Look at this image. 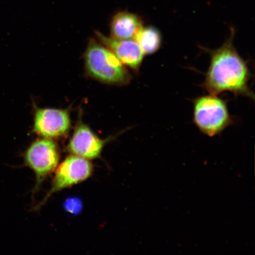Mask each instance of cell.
<instances>
[{
	"mask_svg": "<svg viewBox=\"0 0 255 255\" xmlns=\"http://www.w3.org/2000/svg\"><path fill=\"white\" fill-rule=\"evenodd\" d=\"M234 34L232 31L224 44L212 52L203 87L212 95L230 92L254 100V95L249 87L250 70L235 49Z\"/></svg>",
	"mask_w": 255,
	"mask_h": 255,
	"instance_id": "1",
	"label": "cell"
},
{
	"mask_svg": "<svg viewBox=\"0 0 255 255\" xmlns=\"http://www.w3.org/2000/svg\"><path fill=\"white\" fill-rule=\"evenodd\" d=\"M85 70L91 78L104 84L126 85L131 81L127 67L101 43L89 41L85 53Z\"/></svg>",
	"mask_w": 255,
	"mask_h": 255,
	"instance_id": "2",
	"label": "cell"
},
{
	"mask_svg": "<svg viewBox=\"0 0 255 255\" xmlns=\"http://www.w3.org/2000/svg\"><path fill=\"white\" fill-rule=\"evenodd\" d=\"M193 122L203 134L213 137L232 126L234 120L226 102L210 94L194 101Z\"/></svg>",
	"mask_w": 255,
	"mask_h": 255,
	"instance_id": "3",
	"label": "cell"
},
{
	"mask_svg": "<svg viewBox=\"0 0 255 255\" xmlns=\"http://www.w3.org/2000/svg\"><path fill=\"white\" fill-rule=\"evenodd\" d=\"M25 164L33 171L37 191L45 178L58 166L60 154L56 142L52 139L42 138L34 141L24 154Z\"/></svg>",
	"mask_w": 255,
	"mask_h": 255,
	"instance_id": "4",
	"label": "cell"
},
{
	"mask_svg": "<svg viewBox=\"0 0 255 255\" xmlns=\"http://www.w3.org/2000/svg\"><path fill=\"white\" fill-rule=\"evenodd\" d=\"M92 173L93 166L89 159L74 155L69 156L57 168L52 187L36 209H40L53 194L87 180Z\"/></svg>",
	"mask_w": 255,
	"mask_h": 255,
	"instance_id": "5",
	"label": "cell"
},
{
	"mask_svg": "<svg viewBox=\"0 0 255 255\" xmlns=\"http://www.w3.org/2000/svg\"><path fill=\"white\" fill-rule=\"evenodd\" d=\"M71 127V116L68 110L35 108L33 131L42 138L55 139L65 136Z\"/></svg>",
	"mask_w": 255,
	"mask_h": 255,
	"instance_id": "6",
	"label": "cell"
},
{
	"mask_svg": "<svg viewBox=\"0 0 255 255\" xmlns=\"http://www.w3.org/2000/svg\"><path fill=\"white\" fill-rule=\"evenodd\" d=\"M110 140L99 138L90 127L80 120L68 143V150L72 155L89 160L100 157Z\"/></svg>",
	"mask_w": 255,
	"mask_h": 255,
	"instance_id": "7",
	"label": "cell"
},
{
	"mask_svg": "<svg viewBox=\"0 0 255 255\" xmlns=\"http://www.w3.org/2000/svg\"><path fill=\"white\" fill-rule=\"evenodd\" d=\"M100 42L109 49L121 63L133 71L138 72L143 61V53L135 39H116L97 32Z\"/></svg>",
	"mask_w": 255,
	"mask_h": 255,
	"instance_id": "8",
	"label": "cell"
},
{
	"mask_svg": "<svg viewBox=\"0 0 255 255\" xmlns=\"http://www.w3.org/2000/svg\"><path fill=\"white\" fill-rule=\"evenodd\" d=\"M142 27L143 22L138 15L128 11H120L112 18L111 36L116 39H134Z\"/></svg>",
	"mask_w": 255,
	"mask_h": 255,
	"instance_id": "9",
	"label": "cell"
},
{
	"mask_svg": "<svg viewBox=\"0 0 255 255\" xmlns=\"http://www.w3.org/2000/svg\"><path fill=\"white\" fill-rule=\"evenodd\" d=\"M134 39L141 48L144 55L157 52L161 44V36L157 29L152 27H142Z\"/></svg>",
	"mask_w": 255,
	"mask_h": 255,
	"instance_id": "10",
	"label": "cell"
},
{
	"mask_svg": "<svg viewBox=\"0 0 255 255\" xmlns=\"http://www.w3.org/2000/svg\"><path fill=\"white\" fill-rule=\"evenodd\" d=\"M64 207L67 212L76 215L81 212L82 203L79 199L71 198L66 200Z\"/></svg>",
	"mask_w": 255,
	"mask_h": 255,
	"instance_id": "11",
	"label": "cell"
}]
</instances>
